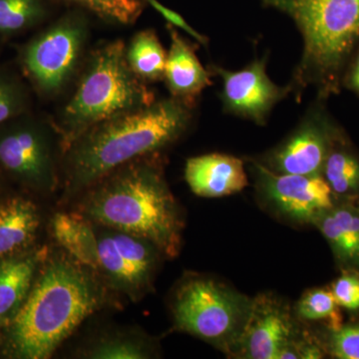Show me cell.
<instances>
[{
	"label": "cell",
	"instance_id": "obj_15",
	"mask_svg": "<svg viewBox=\"0 0 359 359\" xmlns=\"http://www.w3.org/2000/svg\"><path fill=\"white\" fill-rule=\"evenodd\" d=\"M167 30L171 44L167 52L164 81L171 97L194 107L198 97L212 84V74L200 62L193 45L176 27L167 25Z\"/></svg>",
	"mask_w": 359,
	"mask_h": 359
},
{
	"label": "cell",
	"instance_id": "obj_28",
	"mask_svg": "<svg viewBox=\"0 0 359 359\" xmlns=\"http://www.w3.org/2000/svg\"><path fill=\"white\" fill-rule=\"evenodd\" d=\"M332 292L340 308L359 311V275L346 271L332 285Z\"/></svg>",
	"mask_w": 359,
	"mask_h": 359
},
{
	"label": "cell",
	"instance_id": "obj_1",
	"mask_svg": "<svg viewBox=\"0 0 359 359\" xmlns=\"http://www.w3.org/2000/svg\"><path fill=\"white\" fill-rule=\"evenodd\" d=\"M89 188L80 214L148 241L164 257L178 256L184 219L159 160L150 156L132 161Z\"/></svg>",
	"mask_w": 359,
	"mask_h": 359
},
{
	"label": "cell",
	"instance_id": "obj_9",
	"mask_svg": "<svg viewBox=\"0 0 359 359\" xmlns=\"http://www.w3.org/2000/svg\"><path fill=\"white\" fill-rule=\"evenodd\" d=\"M98 233L99 271L111 287L136 301L151 290L160 254L144 238L113 229Z\"/></svg>",
	"mask_w": 359,
	"mask_h": 359
},
{
	"label": "cell",
	"instance_id": "obj_10",
	"mask_svg": "<svg viewBox=\"0 0 359 359\" xmlns=\"http://www.w3.org/2000/svg\"><path fill=\"white\" fill-rule=\"evenodd\" d=\"M334 140V127L318 103L304 113L285 140L256 159L276 173L320 175Z\"/></svg>",
	"mask_w": 359,
	"mask_h": 359
},
{
	"label": "cell",
	"instance_id": "obj_7",
	"mask_svg": "<svg viewBox=\"0 0 359 359\" xmlns=\"http://www.w3.org/2000/svg\"><path fill=\"white\" fill-rule=\"evenodd\" d=\"M89 21L81 8L69 11L30 40L23 68L40 93L54 97L68 86L83 57Z\"/></svg>",
	"mask_w": 359,
	"mask_h": 359
},
{
	"label": "cell",
	"instance_id": "obj_2",
	"mask_svg": "<svg viewBox=\"0 0 359 359\" xmlns=\"http://www.w3.org/2000/svg\"><path fill=\"white\" fill-rule=\"evenodd\" d=\"M94 271L69 256L47 257L25 302L9 323L14 358H50L77 327L102 308L105 294Z\"/></svg>",
	"mask_w": 359,
	"mask_h": 359
},
{
	"label": "cell",
	"instance_id": "obj_16",
	"mask_svg": "<svg viewBox=\"0 0 359 359\" xmlns=\"http://www.w3.org/2000/svg\"><path fill=\"white\" fill-rule=\"evenodd\" d=\"M48 257L42 247L0 261V316L11 318L25 302L39 269Z\"/></svg>",
	"mask_w": 359,
	"mask_h": 359
},
{
	"label": "cell",
	"instance_id": "obj_29",
	"mask_svg": "<svg viewBox=\"0 0 359 359\" xmlns=\"http://www.w3.org/2000/svg\"><path fill=\"white\" fill-rule=\"evenodd\" d=\"M146 4H150L153 8L156 9L167 20L168 25L174 26V27L180 28V29L185 32L187 34L192 36L198 43L202 45H208L209 43V39L205 36V35L201 34V33L196 32L195 29L189 25L183 16L180 15L176 11H172V9L168 8V7L163 6L161 2L158 0H145Z\"/></svg>",
	"mask_w": 359,
	"mask_h": 359
},
{
	"label": "cell",
	"instance_id": "obj_31",
	"mask_svg": "<svg viewBox=\"0 0 359 359\" xmlns=\"http://www.w3.org/2000/svg\"><path fill=\"white\" fill-rule=\"evenodd\" d=\"M11 320V318H2V316H0V330L6 327V325H9Z\"/></svg>",
	"mask_w": 359,
	"mask_h": 359
},
{
	"label": "cell",
	"instance_id": "obj_11",
	"mask_svg": "<svg viewBox=\"0 0 359 359\" xmlns=\"http://www.w3.org/2000/svg\"><path fill=\"white\" fill-rule=\"evenodd\" d=\"M212 75L223 82L219 98L224 113L250 120L264 126L271 111L292 94L290 85L278 86L266 72V57L254 59L243 69L226 70L210 66Z\"/></svg>",
	"mask_w": 359,
	"mask_h": 359
},
{
	"label": "cell",
	"instance_id": "obj_3",
	"mask_svg": "<svg viewBox=\"0 0 359 359\" xmlns=\"http://www.w3.org/2000/svg\"><path fill=\"white\" fill-rule=\"evenodd\" d=\"M192 109L170 97L91 127L65 151L68 188H89L132 161L160 154L185 134Z\"/></svg>",
	"mask_w": 359,
	"mask_h": 359
},
{
	"label": "cell",
	"instance_id": "obj_6",
	"mask_svg": "<svg viewBox=\"0 0 359 359\" xmlns=\"http://www.w3.org/2000/svg\"><path fill=\"white\" fill-rule=\"evenodd\" d=\"M252 299L211 276L190 273L172 299L173 327L233 358L252 309Z\"/></svg>",
	"mask_w": 359,
	"mask_h": 359
},
{
	"label": "cell",
	"instance_id": "obj_25",
	"mask_svg": "<svg viewBox=\"0 0 359 359\" xmlns=\"http://www.w3.org/2000/svg\"><path fill=\"white\" fill-rule=\"evenodd\" d=\"M79 8L90 11L101 20L129 25L140 18L145 0H65Z\"/></svg>",
	"mask_w": 359,
	"mask_h": 359
},
{
	"label": "cell",
	"instance_id": "obj_8",
	"mask_svg": "<svg viewBox=\"0 0 359 359\" xmlns=\"http://www.w3.org/2000/svg\"><path fill=\"white\" fill-rule=\"evenodd\" d=\"M257 194L271 212L297 224H313L334 205V194L323 175L276 173L249 159Z\"/></svg>",
	"mask_w": 359,
	"mask_h": 359
},
{
	"label": "cell",
	"instance_id": "obj_20",
	"mask_svg": "<svg viewBox=\"0 0 359 359\" xmlns=\"http://www.w3.org/2000/svg\"><path fill=\"white\" fill-rule=\"evenodd\" d=\"M130 69L145 83L164 80L167 52L154 29L137 32L126 46Z\"/></svg>",
	"mask_w": 359,
	"mask_h": 359
},
{
	"label": "cell",
	"instance_id": "obj_18",
	"mask_svg": "<svg viewBox=\"0 0 359 359\" xmlns=\"http://www.w3.org/2000/svg\"><path fill=\"white\" fill-rule=\"evenodd\" d=\"M51 231L71 259L98 273V233L91 219L76 212H58L52 219Z\"/></svg>",
	"mask_w": 359,
	"mask_h": 359
},
{
	"label": "cell",
	"instance_id": "obj_14",
	"mask_svg": "<svg viewBox=\"0 0 359 359\" xmlns=\"http://www.w3.org/2000/svg\"><path fill=\"white\" fill-rule=\"evenodd\" d=\"M184 173L189 188L198 197H226L249 185L244 161L223 153L189 158Z\"/></svg>",
	"mask_w": 359,
	"mask_h": 359
},
{
	"label": "cell",
	"instance_id": "obj_27",
	"mask_svg": "<svg viewBox=\"0 0 359 359\" xmlns=\"http://www.w3.org/2000/svg\"><path fill=\"white\" fill-rule=\"evenodd\" d=\"M327 347L335 358L359 359V323L330 330Z\"/></svg>",
	"mask_w": 359,
	"mask_h": 359
},
{
	"label": "cell",
	"instance_id": "obj_4",
	"mask_svg": "<svg viewBox=\"0 0 359 359\" xmlns=\"http://www.w3.org/2000/svg\"><path fill=\"white\" fill-rule=\"evenodd\" d=\"M294 21L302 37V54L290 86L301 98L309 87L320 98L339 87L359 48V0H259Z\"/></svg>",
	"mask_w": 359,
	"mask_h": 359
},
{
	"label": "cell",
	"instance_id": "obj_13",
	"mask_svg": "<svg viewBox=\"0 0 359 359\" xmlns=\"http://www.w3.org/2000/svg\"><path fill=\"white\" fill-rule=\"evenodd\" d=\"M0 165L32 185L52 188L55 167L46 128L23 120L0 131Z\"/></svg>",
	"mask_w": 359,
	"mask_h": 359
},
{
	"label": "cell",
	"instance_id": "obj_5",
	"mask_svg": "<svg viewBox=\"0 0 359 359\" xmlns=\"http://www.w3.org/2000/svg\"><path fill=\"white\" fill-rule=\"evenodd\" d=\"M125 50L124 42L115 40L90 55L74 93L58 116L56 128L65 151L91 127L156 100L130 69Z\"/></svg>",
	"mask_w": 359,
	"mask_h": 359
},
{
	"label": "cell",
	"instance_id": "obj_17",
	"mask_svg": "<svg viewBox=\"0 0 359 359\" xmlns=\"http://www.w3.org/2000/svg\"><path fill=\"white\" fill-rule=\"evenodd\" d=\"M313 226L342 264L359 269V207L353 203L334 205L321 214Z\"/></svg>",
	"mask_w": 359,
	"mask_h": 359
},
{
	"label": "cell",
	"instance_id": "obj_19",
	"mask_svg": "<svg viewBox=\"0 0 359 359\" xmlns=\"http://www.w3.org/2000/svg\"><path fill=\"white\" fill-rule=\"evenodd\" d=\"M40 224L36 205L14 197L0 204V259L16 256L32 245Z\"/></svg>",
	"mask_w": 359,
	"mask_h": 359
},
{
	"label": "cell",
	"instance_id": "obj_22",
	"mask_svg": "<svg viewBox=\"0 0 359 359\" xmlns=\"http://www.w3.org/2000/svg\"><path fill=\"white\" fill-rule=\"evenodd\" d=\"M339 308L332 290L318 287L304 292L295 304L294 311L302 323H323L330 332L342 325Z\"/></svg>",
	"mask_w": 359,
	"mask_h": 359
},
{
	"label": "cell",
	"instance_id": "obj_26",
	"mask_svg": "<svg viewBox=\"0 0 359 359\" xmlns=\"http://www.w3.org/2000/svg\"><path fill=\"white\" fill-rule=\"evenodd\" d=\"M26 105L27 97L20 82L0 73V125L20 116Z\"/></svg>",
	"mask_w": 359,
	"mask_h": 359
},
{
	"label": "cell",
	"instance_id": "obj_30",
	"mask_svg": "<svg viewBox=\"0 0 359 359\" xmlns=\"http://www.w3.org/2000/svg\"><path fill=\"white\" fill-rule=\"evenodd\" d=\"M347 86L359 94V52L353 61V66L349 70L346 79Z\"/></svg>",
	"mask_w": 359,
	"mask_h": 359
},
{
	"label": "cell",
	"instance_id": "obj_21",
	"mask_svg": "<svg viewBox=\"0 0 359 359\" xmlns=\"http://www.w3.org/2000/svg\"><path fill=\"white\" fill-rule=\"evenodd\" d=\"M84 355L93 359H147L154 355V347L143 334L116 332L97 340Z\"/></svg>",
	"mask_w": 359,
	"mask_h": 359
},
{
	"label": "cell",
	"instance_id": "obj_12",
	"mask_svg": "<svg viewBox=\"0 0 359 359\" xmlns=\"http://www.w3.org/2000/svg\"><path fill=\"white\" fill-rule=\"evenodd\" d=\"M302 328L294 309L271 292L252 299L249 318L233 358L280 359Z\"/></svg>",
	"mask_w": 359,
	"mask_h": 359
},
{
	"label": "cell",
	"instance_id": "obj_24",
	"mask_svg": "<svg viewBox=\"0 0 359 359\" xmlns=\"http://www.w3.org/2000/svg\"><path fill=\"white\" fill-rule=\"evenodd\" d=\"M47 11L43 0H0V33L32 28L45 20Z\"/></svg>",
	"mask_w": 359,
	"mask_h": 359
},
{
	"label": "cell",
	"instance_id": "obj_23",
	"mask_svg": "<svg viewBox=\"0 0 359 359\" xmlns=\"http://www.w3.org/2000/svg\"><path fill=\"white\" fill-rule=\"evenodd\" d=\"M321 175L334 196H351L359 191V159L346 149L332 147Z\"/></svg>",
	"mask_w": 359,
	"mask_h": 359
}]
</instances>
